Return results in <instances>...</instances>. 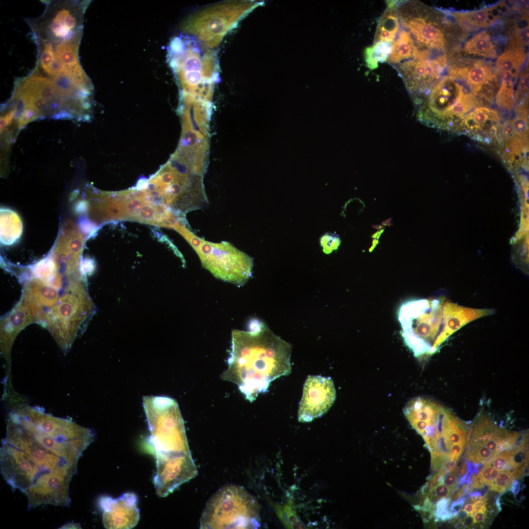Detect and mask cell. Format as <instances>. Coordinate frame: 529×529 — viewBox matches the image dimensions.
<instances>
[{
	"label": "cell",
	"mask_w": 529,
	"mask_h": 529,
	"mask_svg": "<svg viewBox=\"0 0 529 529\" xmlns=\"http://www.w3.org/2000/svg\"><path fill=\"white\" fill-rule=\"evenodd\" d=\"M490 463V461H487L479 473L483 483L489 486L494 482L499 473Z\"/></svg>",
	"instance_id": "obj_29"
},
{
	"label": "cell",
	"mask_w": 529,
	"mask_h": 529,
	"mask_svg": "<svg viewBox=\"0 0 529 529\" xmlns=\"http://www.w3.org/2000/svg\"><path fill=\"white\" fill-rule=\"evenodd\" d=\"M143 406L155 457V477L176 481L195 474L184 422L177 402L166 396H145Z\"/></svg>",
	"instance_id": "obj_4"
},
{
	"label": "cell",
	"mask_w": 529,
	"mask_h": 529,
	"mask_svg": "<svg viewBox=\"0 0 529 529\" xmlns=\"http://www.w3.org/2000/svg\"><path fill=\"white\" fill-rule=\"evenodd\" d=\"M61 528H62H62H64H64L65 529H69H69H70V528H71V529H80L81 528H80V525H79V524L72 523H68V524H66L65 525H64Z\"/></svg>",
	"instance_id": "obj_42"
},
{
	"label": "cell",
	"mask_w": 529,
	"mask_h": 529,
	"mask_svg": "<svg viewBox=\"0 0 529 529\" xmlns=\"http://www.w3.org/2000/svg\"><path fill=\"white\" fill-rule=\"evenodd\" d=\"M384 229H381L380 231L377 232L372 236V238L374 239L378 240L381 234L384 232Z\"/></svg>",
	"instance_id": "obj_44"
},
{
	"label": "cell",
	"mask_w": 529,
	"mask_h": 529,
	"mask_svg": "<svg viewBox=\"0 0 529 529\" xmlns=\"http://www.w3.org/2000/svg\"><path fill=\"white\" fill-rule=\"evenodd\" d=\"M512 123L514 132L516 134L524 138L527 135L528 126L527 120L523 116H520L514 120Z\"/></svg>",
	"instance_id": "obj_31"
},
{
	"label": "cell",
	"mask_w": 529,
	"mask_h": 529,
	"mask_svg": "<svg viewBox=\"0 0 529 529\" xmlns=\"http://www.w3.org/2000/svg\"><path fill=\"white\" fill-rule=\"evenodd\" d=\"M490 462L496 469L500 471L511 468V450H506L497 456H494Z\"/></svg>",
	"instance_id": "obj_28"
},
{
	"label": "cell",
	"mask_w": 529,
	"mask_h": 529,
	"mask_svg": "<svg viewBox=\"0 0 529 529\" xmlns=\"http://www.w3.org/2000/svg\"><path fill=\"white\" fill-rule=\"evenodd\" d=\"M499 472L489 487L493 491L502 492L510 487L514 478L507 469Z\"/></svg>",
	"instance_id": "obj_25"
},
{
	"label": "cell",
	"mask_w": 529,
	"mask_h": 529,
	"mask_svg": "<svg viewBox=\"0 0 529 529\" xmlns=\"http://www.w3.org/2000/svg\"><path fill=\"white\" fill-rule=\"evenodd\" d=\"M173 59L179 77L186 83L210 93L218 81L219 65L216 53L197 39L177 38L172 45Z\"/></svg>",
	"instance_id": "obj_7"
},
{
	"label": "cell",
	"mask_w": 529,
	"mask_h": 529,
	"mask_svg": "<svg viewBox=\"0 0 529 529\" xmlns=\"http://www.w3.org/2000/svg\"><path fill=\"white\" fill-rule=\"evenodd\" d=\"M452 490L443 483H437L430 488L426 494L433 503L439 499L447 498L452 494Z\"/></svg>",
	"instance_id": "obj_27"
},
{
	"label": "cell",
	"mask_w": 529,
	"mask_h": 529,
	"mask_svg": "<svg viewBox=\"0 0 529 529\" xmlns=\"http://www.w3.org/2000/svg\"><path fill=\"white\" fill-rule=\"evenodd\" d=\"M472 487L477 489L482 488L484 486V483L479 474L472 481Z\"/></svg>",
	"instance_id": "obj_38"
},
{
	"label": "cell",
	"mask_w": 529,
	"mask_h": 529,
	"mask_svg": "<svg viewBox=\"0 0 529 529\" xmlns=\"http://www.w3.org/2000/svg\"><path fill=\"white\" fill-rule=\"evenodd\" d=\"M512 80L502 81V83L497 95V103L501 106L510 110L514 103L513 96V83Z\"/></svg>",
	"instance_id": "obj_24"
},
{
	"label": "cell",
	"mask_w": 529,
	"mask_h": 529,
	"mask_svg": "<svg viewBox=\"0 0 529 529\" xmlns=\"http://www.w3.org/2000/svg\"><path fill=\"white\" fill-rule=\"evenodd\" d=\"M463 509L468 513L471 514L474 510L473 504L471 503H466L464 505Z\"/></svg>",
	"instance_id": "obj_43"
},
{
	"label": "cell",
	"mask_w": 529,
	"mask_h": 529,
	"mask_svg": "<svg viewBox=\"0 0 529 529\" xmlns=\"http://www.w3.org/2000/svg\"><path fill=\"white\" fill-rule=\"evenodd\" d=\"M251 6L246 1H233L205 8L193 17L192 32L200 42L212 48L236 27L250 11Z\"/></svg>",
	"instance_id": "obj_8"
},
{
	"label": "cell",
	"mask_w": 529,
	"mask_h": 529,
	"mask_svg": "<svg viewBox=\"0 0 529 529\" xmlns=\"http://www.w3.org/2000/svg\"><path fill=\"white\" fill-rule=\"evenodd\" d=\"M510 487V490L512 492V493L514 496H516L518 494L520 490L519 481L518 480H513Z\"/></svg>",
	"instance_id": "obj_39"
},
{
	"label": "cell",
	"mask_w": 529,
	"mask_h": 529,
	"mask_svg": "<svg viewBox=\"0 0 529 529\" xmlns=\"http://www.w3.org/2000/svg\"><path fill=\"white\" fill-rule=\"evenodd\" d=\"M465 93L456 79L447 76L435 83L420 108L417 117L425 124L438 128H448L452 107Z\"/></svg>",
	"instance_id": "obj_11"
},
{
	"label": "cell",
	"mask_w": 529,
	"mask_h": 529,
	"mask_svg": "<svg viewBox=\"0 0 529 529\" xmlns=\"http://www.w3.org/2000/svg\"><path fill=\"white\" fill-rule=\"evenodd\" d=\"M247 325L249 332H258L266 327L262 321L255 318L250 319Z\"/></svg>",
	"instance_id": "obj_35"
},
{
	"label": "cell",
	"mask_w": 529,
	"mask_h": 529,
	"mask_svg": "<svg viewBox=\"0 0 529 529\" xmlns=\"http://www.w3.org/2000/svg\"><path fill=\"white\" fill-rule=\"evenodd\" d=\"M36 427L48 435L60 441L88 446L93 441L94 434L88 428L74 422L28 409L23 414Z\"/></svg>",
	"instance_id": "obj_14"
},
{
	"label": "cell",
	"mask_w": 529,
	"mask_h": 529,
	"mask_svg": "<svg viewBox=\"0 0 529 529\" xmlns=\"http://www.w3.org/2000/svg\"><path fill=\"white\" fill-rule=\"evenodd\" d=\"M258 503L241 486L222 487L209 500L200 521L201 529H256L260 526Z\"/></svg>",
	"instance_id": "obj_6"
},
{
	"label": "cell",
	"mask_w": 529,
	"mask_h": 529,
	"mask_svg": "<svg viewBox=\"0 0 529 529\" xmlns=\"http://www.w3.org/2000/svg\"><path fill=\"white\" fill-rule=\"evenodd\" d=\"M468 515V513L463 509H461V510H459L458 511V512H457V514L456 515V517H457V518L459 520H460L461 522Z\"/></svg>",
	"instance_id": "obj_41"
},
{
	"label": "cell",
	"mask_w": 529,
	"mask_h": 529,
	"mask_svg": "<svg viewBox=\"0 0 529 529\" xmlns=\"http://www.w3.org/2000/svg\"><path fill=\"white\" fill-rule=\"evenodd\" d=\"M529 45V26L518 29L512 42V47L524 48Z\"/></svg>",
	"instance_id": "obj_30"
},
{
	"label": "cell",
	"mask_w": 529,
	"mask_h": 529,
	"mask_svg": "<svg viewBox=\"0 0 529 529\" xmlns=\"http://www.w3.org/2000/svg\"><path fill=\"white\" fill-rule=\"evenodd\" d=\"M291 353L290 344L267 327L258 332L233 330L228 367L221 378L237 385L253 402L271 382L290 373Z\"/></svg>",
	"instance_id": "obj_2"
},
{
	"label": "cell",
	"mask_w": 529,
	"mask_h": 529,
	"mask_svg": "<svg viewBox=\"0 0 529 529\" xmlns=\"http://www.w3.org/2000/svg\"><path fill=\"white\" fill-rule=\"evenodd\" d=\"M48 7L41 24L40 41L55 42L79 36L80 19L77 15V2H65Z\"/></svg>",
	"instance_id": "obj_13"
},
{
	"label": "cell",
	"mask_w": 529,
	"mask_h": 529,
	"mask_svg": "<svg viewBox=\"0 0 529 529\" xmlns=\"http://www.w3.org/2000/svg\"><path fill=\"white\" fill-rule=\"evenodd\" d=\"M386 4L378 24L373 43L381 42L392 43L400 30V24L397 13L398 1H386Z\"/></svg>",
	"instance_id": "obj_17"
},
{
	"label": "cell",
	"mask_w": 529,
	"mask_h": 529,
	"mask_svg": "<svg viewBox=\"0 0 529 529\" xmlns=\"http://www.w3.org/2000/svg\"><path fill=\"white\" fill-rule=\"evenodd\" d=\"M451 502V499L443 498L438 500L433 511L435 521H446L454 517L448 506Z\"/></svg>",
	"instance_id": "obj_26"
},
{
	"label": "cell",
	"mask_w": 529,
	"mask_h": 529,
	"mask_svg": "<svg viewBox=\"0 0 529 529\" xmlns=\"http://www.w3.org/2000/svg\"><path fill=\"white\" fill-rule=\"evenodd\" d=\"M500 117L498 112L487 107H478L459 120V128L476 137L491 136L497 132Z\"/></svg>",
	"instance_id": "obj_16"
},
{
	"label": "cell",
	"mask_w": 529,
	"mask_h": 529,
	"mask_svg": "<svg viewBox=\"0 0 529 529\" xmlns=\"http://www.w3.org/2000/svg\"><path fill=\"white\" fill-rule=\"evenodd\" d=\"M392 43L385 42L373 43L365 49V58L366 65L370 70L378 68L379 63L386 61L391 52Z\"/></svg>",
	"instance_id": "obj_22"
},
{
	"label": "cell",
	"mask_w": 529,
	"mask_h": 529,
	"mask_svg": "<svg viewBox=\"0 0 529 529\" xmlns=\"http://www.w3.org/2000/svg\"><path fill=\"white\" fill-rule=\"evenodd\" d=\"M464 502L465 500L462 497L460 499H457L453 502L451 506V510L454 517H456L458 511L464 505Z\"/></svg>",
	"instance_id": "obj_37"
},
{
	"label": "cell",
	"mask_w": 529,
	"mask_h": 529,
	"mask_svg": "<svg viewBox=\"0 0 529 529\" xmlns=\"http://www.w3.org/2000/svg\"><path fill=\"white\" fill-rule=\"evenodd\" d=\"M397 13L400 24L409 33L419 49L444 48V34L431 9L418 1L407 0L398 2Z\"/></svg>",
	"instance_id": "obj_9"
},
{
	"label": "cell",
	"mask_w": 529,
	"mask_h": 529,
	"mask_svg": "<svg viewBox=\"0 0 529 529\" xmlns=\"http://www.w3.org/2000/svg\"><path fill=\"white\" fill-rule=\"evenodd\" d=\"M138 498L132 492L124 493L118 498L101 497L98 505L102 511V520L106 529H131L138 524L140 517Z\"/></svg>",
	"instance_id": "obj_15"
},
{
	"label": "cell",
	"mask_w": 529,
	"mask_h": 529,
	"mask_svg": "<svg viewBox=\"0 0 529 529\" xmlns=\"http://www.w3.org/2000/svg\"><path fill=\"white\" fill-rule=\"evenodd\" d=\"M0 464L3 479L13 491L25 495L29 509L70 505V483L78 463L43 445L11 418L0 448Z\"/></svg>",
	"instance_id": "obj_1"
},
{
	"label": "cell",
	"mask_w": 529,
	"mask_h": 529,
	"mask_svg": "<svg viewBox=\"0 0 529 529\" xmlns=\"http://www.w3.org/2000/svg\"><path fill=\"white\" fill-rule=\"evenodd\" d=\"M418 48L409 32L404 29L400 30L392 43L391 52L387 62L393 66L413 58Z\"/></svg>",
	"instance_id": "obj_19"
},
{
	"label": "cell",
	"mask_w": 529,
	"mask_h": 529,
	"mask_svg": "<svg viewBox=\"0 0 529 529\" xmlns=\"http://www.w3.org/2000/svg\"><path fill=\"white\" fill-rule=\"evenodd\" d=\"M461 524L464 527L469 528L472 527L474 524L473 516L471 514L468 515L461 521Z\"/></svg>",
	"instance_id": "obj_40"
},
{
	"label": "cell",
	"mask_w": 529,
	"mask_h": 529,
	"mask_svg": "<svg viewBox=\"0 0 529 529\" xmlns=\"http://www.w3.org/2000/svg\"><path fill=\"white\" fill-rule=\"evenodd\" d=\"M444 55L436 56L429 50L418 49L412 59L394 67L403 79L408 92L415 98L429 92L436 83L446 66Z\"/></svg>",
	"instance_id": "obj_10"
},
{
	"label": "cell",
	"mask_w": 529,
	"mask_h": 529,
	"mask_svg": "<svg viewBox=\"0 0 529 529\" xmlns=\"http://www.w3.org/2000/svg\"><path fill=\"white\" fill-rule=\"evenodd\" d=\"M276 511L279 519L286 527L289 529H302L305 526L298 517L295 511L289 505L283 507L277 505Z\"/></svg>",
	"instance_id": "obj_23"
},
{
	"label": "cell",
	"mask_w": 529,
	"mask_h": 529,
	"mask_svg": "<svg viewBox=\"0 0 529 529\" xmlns=\"http://www.w3.org/2000/svg\"><path fill=\"white\" fill-rule=\"evenodd\" d=\"M465 446L461 443H456L452 445L449 453L450 460H457L463 452Z\"/></svg>",
	"instance_id": "obj_33"
},
{
	"label": "cell",
	"mask_w": 529,
	"mask_h": 529,
	"mask_svg": "<svg viewBox=\"0 0 529 529\" xmlns=\"http://www.w3.org/2000/svg\"><path fill=\"white\" fill-rule=\"evenodd\" d=\"M450 73L465 81L475 94L481 90L483 85L491 83L496 76L490 67L479 62L451 71Z\"/></svg>",
	"instance_id": "obj_18"
},
{
	"label": "cell",
	"mask_w": 529,
	"mask_h": 529,
	"mask_svg": "<svg viewBox=\"0 0 529 529\" xmlns=\"http://www.w3.org/2000/svg\"><path fill=\"white\" fill-rule=\"evenodd\" d=\"M489 310L464 307L444 298L409 300L399 308L398 318L406 346L416 358L436 353L455 332L489 314Z\"/></svg>",
	"instance_id": "obj_3"
},
{
	"label": "cell",
	"mask_w": 529,
	"mask_h": 529,
	"mask_svg": "<svg viewBox=\"0 0 529 529\" xmlns=\"http://www.w3.org/2000/svg\"><path fill=\"white\" fill-rule=\"evenodd\" d=\"M464 49L469 54H477L486 57H496L495 48L486 31H482L467 41Z\"/></svg>",
	"instance_id": "obj_21"
},
{
	"label": "cell",
	"mask_w": 529,
	"mask_h": 529,
	"mask_svg": "<svg viewBox=\"0 0 529 529\" xmlns=\"http://www.w3.org/2000/svg\"><path fill=\"white\" fill-rule=\"evenodd\" d=\"M486 510V504H484L481 509L474 514L473 518L475 524H481L484 522L487 514Z\"/></svg>",
	"instance_id": "obj_36"
},
{
	"label": "cell",
	"mask_w": 529,
	"mask_h": 529,
	"mask_svg": "<svg viewBox=\"0 0 529 529\" xmlns=\"http://www.w3.org/2000/svg\"><path fill=\"white\" fill-rule=\"evenodd\" d=\"M192 246L203 268L215 277L238 287L243 286L252 274L253 259L227 241L213 242L189 230L185 223L176 229Z\"/></svg>",
	"instance_id": "obj_5"
},
{
	"label": "cell",
	"mask_w": 529,
	"mask_h": 529,
	"mask_svg": "<svg viewBox=\"0 0 529 529\" xmlns=\"http://www.w3.org/2000/svg\"><path fill=\"white\" fill-rule=\"evenodd\" d=\"M524 48L512 47L506 50L497 59L496 65L502 74L511 72L517 76L520 68L526 58Z\"/></svg>",
	"instance_id": "obj_20"
},
{
	"label": "cell",
	"mask_w": 529,
	"mask_h": 529,
	"mask_svg": "<svg viewBox=\"0 0 529 529\" xmlns=\"http://www.w3.org/2000/svg\"><path fill=\"white\" fill-rule=\"evenodd\" d=\"M514 130L512 123L510 121H507L504 123L502 128L501 134L504 140H507L511 138L514 135Z\"/></svg>",
	"instance_id": "obj_34"
},
{
	"label": "cell",
	"mask_w": 529,
	"mask_h": 529,
	"mask_svg": "<svg viewBox=\"0 0 529 529\" xmlns=\"http://www.w3.org/2000/svg\"><path fill=\"white\" fill-rule=\"evenodd\" d=\"M457 466L447 474L443 478V483L453 490L457 487L458 482Z\"/></svg>",
	"instance_id": "obj_32"
},
{
	"label": "cell",
	"mask_w": 529,
	"mask_h": 529,
	"mask_svg": "<svg viewBox=\"0 0 529 529\" xmlns=\"http://www.w3.org/2000/svg\"><path fill=\"white\" fill-rule=\"evenodd\" d=\"M336 398L331 378L309 376L304 385L298 411V421L309 422L321 416L330 409Z\"/></svg>",
	"instance_id": "obj_12"
}]
</instances>
